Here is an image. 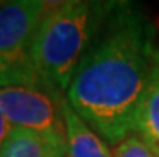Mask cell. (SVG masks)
<instances>
[{"instance_id":"6da1fadb","label":"cell","mask_w":159,"mask_h":157,"mask_svg":"<svg viewBox=\"0 0 159 157\" xmlns=\"http://www.w3.org/2000/svg\"><path fill=\"white\" fill-rule=\"evenodd\" d=\"M159 47L138 7L116 2L66 90L71 107L109 144L135 132V117Z\"/></svg>"},{"instance_id":"7a4b0ae2","label":"cell","mask_w":159,"mask_h":157,"mask_svg":"<svg viewBox=\"0 0 159 157\" xmlns=\"http://www.w3.org/2000/svg\"><path fill=\"white\" fill-rule=\"evenodd\" d=\"M116 2L47 3L29 48L31 66L50 93L66 91L80 59Z\"/></svg>"},{"instance_id":"3957f363","label":"cell","mask_w":159,"mask_h":157,"mask_svg":"<svg viewBox=\"0 0 159 157\" xmlns=\"http://www.w3.org/2000/svg\"><path fill=\"white\" fill-rule=\"evenodd\" d=\"M61 98L37 87H5L0 88V111L13 127L66 136Z\"/></svg>"},{"instance_id":"277c9868","label":"cell","mask_w":159,"mask_h":157,"mask_svg":"<svg viewBox=\"0 0 159 157\" xmlns=\"http://www.w3.org/2000/svg\"><path fill=\"white\" fill-rule=\"evenodd\" d=\"M47 10L40 0H0V66L29 69V48Z\"/></svg>"},{"instance_id":"5b68a950","label":"cell","mask_w":159,"mask_h":157,"mask_svg":"<svg viewBox=\"0 0 159 157\" xmlns=\"http://www.w3.org/2000/svg\"><path fill=\"white\" fill-rule=\"evenodd\" d=\"M0 157H68L66 136L13 127L0 146Z\"/></svg>"},{"instance_id":"8992f818","label":"cell","mask_w":159,"mask_h":157,"mask_svg":"<svg viewBox=\"0 0 159 157\" xmlns=\"http://www.w3.org/2000/svg\"><path fill=\"white\" fill-rule=\"evenodd\" d=\"M61 112L66 128L68 157H113L105 141L64 98H61Z\"/></svg>"},{"instance_id":"52a82bcc","label":"cell","mask_w":159,"mask_h":157,"mask_svg":"<svg viewBox=\"0 0 159 157\" xmlns=\"http://www.w3.org/2000/svg\"><path fill=\"white\" fill-rule=\"evenodd\" d=\"M135 132L159 157V51L135 117Z\"/></svg>"},{"instance_id":"ba28073f","label":"cell","mask_w":159,"mask_h":157,"mask_svg":"<svg viewBox=\"0 0 159 157\" xmlns=\"http://www.w3.org/2000/svg\"><path fill=\"white\" fill-rule=\"evenodd\" d=\"M16 85L43 88L39 77H37L35 71L32 68H29V69H10V68H2L0 66V88L16 87Z\"/></svg>"},{"instance_id":"9c48e42d","label":"cell","mask_w":159,"mask_h":157,"mask_svg":"<svg viewBox=\"0 0 159 157\" xmlns=\"http://www.w3.org/2000/svg\"><path fill=\"white\" fill-rule=\"evenodd\" d=\"M113 157H156V155L142 138L132 133L114 146Z\"/></svg>"},{"instance_id":"30bf717a","label":"cell","mask_w":159,"mask_h":157,"mask_svg":"<svg viewBox=\"0 0 159 157\" xmlns=\"http://www.w3.org/2000/svg\"><path fill=\"white\" fill-rule=\"evenodd\" d=\"M11 130H13V125L7 120V117L3 116L2 111H0V146L3 144V141L7 140V136L10 135Z\"/></svg>"}]
</instances>
